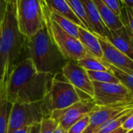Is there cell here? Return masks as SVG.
I'll return each mask as SVG.
<instances>
[{
    "instance_id": "9a60e30c",
    "label": "cell",
    "mask_w": 133,
    "mask_h": 133,
    "mask_svg": "<svg viewBox=\"0 0 133 133\" xmlns=\"http://www.w3.org/2000/svg\"><path fill=\"white\" fill-rule=\"evenodd\" d=\"M78 40L92 56L103 59V51L96 34H93L85 28L78 27Z\"/></svg>"
},
{
    "instance_id": "83f0119b",
    "label": "cell",
    "mask_w": 133,
    "mask_h": 133,
    "mask_svg": "<svg viewBox=\"0 0 133 133\" xmlns=\"http://www.w3.org/2000/svg\"><path fill=\"white\" fill-rule=\"evenodd\" d=\"M101 1L106 6H107L115 14L120 17L121 10L122 6L124 5L121 2V0H101Z\"/></svg>"
},
{
    "instance_id": "d6a6232c",
    "label": "cell",
    "mask_w": 133,
    "mask_h": 133,
    "mask_svg": "<svg viewBox=\"0 0 133 133\" xmlns=\"http://www.w3.org/2000/svg\"><path fill=\"white\" fill-rule=\"evenodd\" d=\"M121 2L127 7L133 9V0H121Z\"/></svg>"
},
{
    "instance_id": "ba28073f",
    "label": "cell",
    "mask_w": 133,
    "mask_h": 133,
    "mask_svg": "<svg viewBox=\"0 0 133 133\" xmlns=\"http://www.w3.org/2000/svg\"><path fill=\"white\" fill-rule=\"evenodd\" d=\"M127 110H133V99L108 106H96L89 114V124L83 133H96L107 121Z\"/></svg>"
},
{
    "instance_id": "5b68a950",
    "label": "cell",
    "mask_w": 133,
    "mask_h": 133,
    "mask_svg": "<svg viewBox=\"0 0 133 133\" xmlns=\"http://www.w3.org/2000/svg\"><path fill=\"white\" fill-rule=\"evenodd\" d=\"M42 10L44 20L49 28L51 36L59 50L66 59L78 62L81 59L89 55V52L85 49L78 38L65 32L56 23L50 19L49 10L46 6L44 0H42Z\"/></svg>"
},
{
    "instance_id": "52a82bcc",
    "label": "cell",
    "mask_w": 133,
    "mask_h": 133,
    "mask_svg": "<svg viewBox=\"0 0 133 133\" xmlns=\"http://www.w3.org/2000/svg\"><path fill=\"white\" fill-rule=\"evenodd\" d=\"M92 82L93 85L92 99L96 106H108L133 99V95L121 83Z\"/></svg>"
},
{
    "instance_id": "6da1fadb",
    "label": "cell",
    "mask_w": 133,
    "mask_h": 133,
    "mask_svg": "<svg viewBox=\"0 0 133 133\" xmlns=\"http://www.w3.org/2000/svg\"><path fill=\"white\" fill-rule=\"evenodd\" d=\"M27 58V37L18 28L17 6L7 3L0 25V103L6 99L8 83L15 68Z\"/></svg>"
},
{
    "instance_id": "1f68e13d",
    "label": "cell",
    "mask_w": 133,
    "mask_h": 133,
    "mask_svg": "<svg viewBox=\"0 0 133 133\" xmlns=\"http://www.w3.org/2000/svg\"><path fill=\"white\" fill-rule=\"evenodd\" d=\"M39 126H40V124L31 126L28 133H39Z\"/></svg>"
},
{
    "instance_id": "9c48e42d",
    "label": "cell",
    "mask_w": 133,
    "mask_h": 133,
    "mask_svg": "<svg viewBox=\"0 0 133 133\" xmlns=\"http://www.w3.org/2000/svg\"><path fill=\"white\" fill-rule=\"evenodd\" d=\"M95 107L93 99L81 100L66 108L52 110L50 117L54 119L59 127L68 131L75 122L89 114Z\"/></svg>"
},
{
    "instance_id": "d4e9b609",
    "label": "cell",
    "mask_w": 133,
    "mask_h": 133,
    "mask_svg": "<svg viewBox=\"0 0 133 133\" xmlns=\"http://www.w3.org/2000/svg\"><path fill=\"white\" fill-rule=\"evenodd\" d=\"M88 75L91 82L100 83H120L118 79L110 71H87Z\"/></svg>"
},
{
    "instance_id": "e575fe53",
    "label": "cell",
    "mask_w": 133,
    "mask_h": 133,
    "mask_svg": "<svg viewBox=\"0 0 133 133\" xmlns=\"http://www.w3.org/2000/svg\"><path fill=\"white\" fill-rule=\"evenodd\" d=\"M54 133H66V131H65L64 129H63L61 127L58 126V128L56 129V131H54Z\"/></svg>"
},
{
    "instance_id": "7402d4cb",
    "label": "cell",
    "mask_w": 133,
    "mask_h": 133,
    "mask_svg": "<svg viewBox=\"0 0 133 133\" xmlns=\"http://www.w3.org/2000/svg\"><path fill=\"white\" fill-rule=\"evenodd\" d=\"M132 113H133V110H127L121 112L119 115L116 116L113 119L107 121L96 133H109L119 128L120 127H121L124 121Z\"/></svg>"
},
{
    "instance_id": "2e32d148",
    "label": "cell",
    "mask_w": 133,
    "mask_h": 133,
    "mask_svg": "<svg viewBox=\"0 0 133 133\" xmlns=\"http://www.w3.org/2000/svg\"><path fill=\"white\" fill-rule=\"evenodd\" d=\"M92 2L97 8L103 22L109 31H116L123 27V24L120 17L107 6H106L101 0H92Z\"/></svg>"
},
{
    "instance_id": "ac0fdd59",
    "label": "cell",
    "mask_w": 133,
    "mask_h": 133,
    "mask_svg": "<svg viewBox=\"0 0 133 133\" xmlns=\"http://www.w3.org/2000/svg\"><path fill=\"white\" fill-rule=\"evenodd\" d=\"M78 64L86 71H110L107 63L103 59H99L92 55H88L85 57L78 60Z\"/></svg>"
},
{
    "instance_id": "cb8c5ba5",
    "label": "cell",
    "mask_w": 133,
    "mask_h": 133,
    "mask_svg": "<svg viewBox=\"0 0 133 133\" xmlns=\"http://www.w3.org/2000/svg\"><path fill=\"white\" fill-rule=\"evenodd\" d=\"M120 19L125 28L130 38L133 42V9L122 6L121 10Z\"/></svg>"
},
{
    "instance_id": "7a4b0ae2",
    "label": "cell",
    "mask_w": 133,
    "mask_h": 133,
    "mask_svg": "<svg viewBox=\"0 0 133 133\" xmlns=\"http://www.w3.org/2000/svg\"><path fill=\"white\" fill-rule=\"evenodd\" d=\"M56 75L38 72L31 59H25L17 65L10 78L6 100L14 104L44 99L49 94Z\"/></svg>"
},
{
    "instance_id": "44dd1931",
    "label": "cell",
    "mask_w": 133,
    "mask_h": 133,
    "mask_svg": "<svg viewBox=\"0 0 133 133\" xmlns=\"http://www.w3.org/2000/svg\"><path fill=\"white\" fill-rule=\"evenodd\" d=\"M66 2H68V3L69 4L73 13L76 15V17L82 23L85 28L86 30H88L89 31L94 34L93 30L91 27V24L89 23V21L86 15L85 8L82 5V3L81 0H66Z\"/></svg>"
},
{
    "instance_id": "836d02e7",
    "label": "cell",
    "mask_w": 133,
    "mask_h": 133,
    "mask_svg": "<svg viewBox=\"0 0 133 133\" xmlns=\"http://www.w3.org/2000/svg\"><path fill=\"white\" fill-rule=\"evenodd\" d=\"M126 132H127L126 130H124L122 127H120L119 128H117L111 132H109V133H126Z\"/></svg>"
},
{
    "instance_id": "8d00e7d4",
    "label": "cell",
    "mask_w": 133,
    "mask_h": 133,
    "mask_svg": "<svg viewBox=\"0 0 133 133\" xmlns=\"http://www.w3.org/2000/svg\"><path fill=\"white\" fill-rule=\"evenodd\" d=\"M126 133H133V129L132 130H130V131H128Z\"/></svg>"
},
{
    "instance_id": "7c38bea8",
    "label": "cell",
    "mask_w": 133,
    "mask_h": 133,
    "mask_svg": "<svg viewBox=\"0 0 133 133\" xmlns=\"http://www.w3.org/2000/svg\"><path fill=\"white\" fill-rule=\"evenodd\" d=\"M103 56V60L119 69L133 70V60L116 49L106 38L97 35Z\"/></svg>"
},
{
    "instance_id": "4dcf8cb0",
    "label": "cell",
    "mask_w": 133,
    "mask_h": 133,
    "mask_svg": "<svg viewBox=\"0 0 133 133\" xmlns=\"http://www.w3.org/2000/svg\"><path fill=\"white\" fill-rule=\"evenodd\" d=\"M29 129H30L29 126H24L14 130L12 133H28Z\"/></svg>"
},
{
    "instance_id": "8fae6325",
    "label": "cell",
    "mask_w": 133,
    "mask_h": 133,
    "mask_svg": "<svg viewBox=\"0 0 133 133\" xmlns=\"http://www.w3.org/2000/svg\"><path fill=\"white\" fill-rule=\"evenodd\" d=\"M61 75L76 89L83 92L92 99V82L89 78L87 71L80 66L77 62L68 60L62 69Z\"/></svg>"
},
{
    "instance_id": "4316f807",
    "label": "cell",
    "mask_w": 133,
    "mask_h": 133,
    "mask_svg": "<svg viewBox=\"0 0 133 133\" xmlns=\"http://www.w3.org/2000/svg\"><path fill=\"white\" fill-rule=\"evenodd\" d=\"M59 124L52 118L48 117L42 121L39 126V133H54Z\"/></svg>"
},
{
    "instance_id": "e0dca14e",
    "label": "cell",
    "mask_w": 133,
    "mask_h": 133,
    "mask_svg": "<svg viewBox=\"0 0 133 133\" xmlns=\"http://www.w3.org/2000/svg\"><path fill=\"white\" fill-rule=\"evenodd\" d=\"M44 2L50 11L68 18L78 27L85 28L82 23L71 10L66 0H44Z\"/></svg>"
},
{
    "instance_id": "30bf717a",
    "label": "cell",
    "mask_w": 133,
    "mask_h": 133,
    "mask_svg": "<svg viewBox=\"0 0 133 133\" xmlns=\"http://www.w3.org/2000/svg\"><path fill=\"white\" fill-rule=\"evenodd\" d=\"M49 96L52 111L66 108L81 101L77 89L66 81L57 78L56 75L52 82Z\"/></svg>"
},
{
    "instance_id": "5bb4252c",
    "label": "cell",
    "mask_w": 133,
    "mask_h": 133,
    "mask_svg": "<svg viewBox=\"0 0 133 133\" xmlns=\"http://www.w3.org/2000/svg\"><path fill=\"white\" fill-rule=\"evenodd\" d=\"M94 34L106 38L109 30L103 22L92 0H81Z\"/></svg>"
},
{
    "instance_id": "4fadbf2b",
    "label": "cell",
    "mask_w": 133,
    "mask_h": 133,
    "mask_svg": "<svg viewBox=\"0 0 133 133\" xmlns=\"http://www.w3.org/2000/svg\"><path fill=\"white\" fill-rule=\"evenodd\" d=\"M106 39L116 49L133 60V42L124 26L116 31H109Z\"/></svg>"
},
{
    "instance_id": "484cf974",
    "label": "cell",
    "mask_w": 133,
    "mask_h": 133,
    "mask_svg": "<svg viewBox=\"0 0 133 133\" xmlns=\"http://www.w3.org/2000/svg\"><path fill=\"white\" fill-rule=\"evenodd\" d=\"M89 124V114L84 116L82 118L75 122L71 127L66 131V133H83Z\"/></svg>"
},
{
    "instance_id": "8992f818",
    "label": "cell",
    "mask_w": 133,
    "mask_h": 133,
    "mask_svg": "<svg viewBox=\"0 0 133 133\" xmlns=\"http://www.w3.org/2000/svg\"><path fill=\"white\" fill-rule=\"evenodd\" d=\"M17 17L20 31L28 38L33 36L45 24L42 0H17Z\"/></svg>"
},
{
    "instance_id": "f1b7e54d",
    "label": "cell",
    "mask_w": 133,
    "mask_h": 133,
    "mask_svg": "<svg viewBox=\"0 0 133 133\" xmlns=\"http://www.w3.org/2000/svg\"><path fill=\"white\" fill-rule=\"evenodd\" d=\"M121 127L127 131L133 129V113L124 121V122L122 124Z\"/></svg>"
},
{
    "instance_id": "f546056e",
    "label": "cell",
    "mask_w": 133,
    "mask_h": 133,
    "mask_svg": "<svg viewBox=\"0 0 133 133\" xmlns=\"http://www.w3.org/2000/svg\"><path fill=\"white\" fill-rule=\"evenodd\" d=\"M6 6H7L6 0H0V25H1L2 21L5 14Z\"/></svg>"
},
{
    "instance_id": "d6986e66",
    "label": "cell",
    "mask_w": 133,
    "mask_h": 133,
    "mask_svg": "<svg viewBox=\"0 0 133 133\" xmlns=\"http://www.w3.org/2000/svg\"><path fill=\"white\" fill-rule=\"evenodd\" d=\"M49 16L50 19L56 23L59 27L63 29L65 32L69 34L70 35L78 38V26L74 24L72 21H71L69 19L60 16L59 14L52 12L49 10Z\"/></svg>"
},
{
    "instance_id": "277c9868",
    "label": "cell",
    "mask_w": 133,
    "mask_h": 133,
    "mask_svg": "<svg viewBox=\"0 0 133 133\" xmlns=\"http://www.w3.org/2000/svg\"><path fill=\"white\" fill-rule=\"evenodd\" d=\"M52 113L49 94L42 99L23 103H14L10 113L7 133L24 127L38 124L42 120L50 117Z\"/></svg>"
},
{
    "instance_id": "ffe728a7",
    "label": "cell",
    "mask_w": 133,
    "mask_h": 133,
    "mask_svg": "<svg viewBox=\"0 0 133 133\" xmlns=\"http://www.w3.org/2000/svg\"><path fill=\"white\" fill-rule=\"evenodd\" d=\"M107 63V62H106ZM110 71L118 79L119 82L123 85L133 95V70L119 69L107 63Z\"/></svg>"
},
{
    "instance_id": "603a6c76",
    "label": "cell",
    "mask_w": 133,
    "mask_h": 133,
    "mask_svg": "<svg viewBox=\"0 0 133 133\" xmlns=\"http://www.w3.org/2000/svg\"><path fill=\"white\" fill-rule=\"evenodd\" d=\"M13 104L6 99L0 103V133H7Z\"/></svg>"
},
{
    "instance_id": "d590c367",
    "label": "cell",
    "mask_w": 133,
    "mask_h": 133,
    "mask_svg": "<svg viewBox=\"0 0 133 133\" xmlns=\"http://www.w3.org/2000/svg\"><path fill=\"white\" fill-rule=\"evenodd\" d=\"M6 3H11V4H14V5L17 6V0H6Z\"/></svg>"
},
{
    "instance_id": "3957f363",
    "label": "cell",
    "mask_w": 133,
    "mask_h": 133,
    "mask_svg": "<svg viewBox=\"0 0 133 133\" xmlns=\"http://www.w3.org/2000/svg\"><path fill=\"white\" fill-rule=\"evenodd\" d=\"M27 53L36 71L41 73L60 74L68 61L55 44L45 22L36 34L27 37Z\"/></svg>"
}]
</instances>
